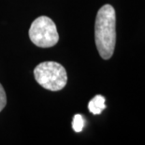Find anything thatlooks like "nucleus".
Returning a JSON list of instances; mask_svg holds the SVG:
<instances>
[{"label": "nucleus", "instance_id": "1", "mask_svg": "<svg viewBox=\"0 0 145 145\" xmlns=\"http://www.w3.org/2000/svg\"><path fill=\"white\" fill-rule=\"evenodd\" d=\"M95 41L100 57L103 60H110L116 44V14L112 5H104L97 11L95 24Z\"/></svg>", "mask_w": 145, "mask_h": 145}, {"label": "nucleus", "instance_id": "2", "mask_svg": "<svg viewBox=\"0 0 145 145\" xmlns=\"http://www.w3.org/2000/svg\"><path fill=\"white\" fill-rule=\"evenodd\" d=\"M34 76L41 87L52 91H61L67 82L66 69L54 61H45L37 65Z\"/></svg>", "mask_w": 145, "mask_h": 145}, {"label": "nucleus", "instance_id": "3", "mask_svg": "<svg viewBox=\"0 0 145 145\" xmlns=\"http://www.w3.org/2000/svg\"><path fill=\"white\" fill-rule=\"evenodd\" d=\"M28 34L33 44L42 48L54 46L59 41L56 24L47 16H39L34 20Z\"/></svg>", "mask_w": 145, "mask_h": 145}, {"label": "nucleus", "instance_id": "4", "mask_svg": "<svg viewBox=\"0 0 145 145\" xmlns=\"http://www.w3.org/2000/svg\"><path fill=\"white\" fill-rule=\"evenodd\" d=\"M105 98L102 95H95L88 104V109L90 112L94 115H99L106 109Z\"/></svg>", "mask_w": 145, "mask_h": 145}, {"label": "nucleus", "instance_id": "5", "mask_svg": "<svg viewBox=\"0 0 145 145\" xmlns=\"http://www.w3.org/2000/svg\"><path fill=\"white\" fill-rule=\"evenodd\" d=\"M83 127H84V119L81 114H76L75 116L73 117V121H72V128L73 130L77 132V133H80L83 130Z\"/></svg>", "mask_w": 145, "mask_h": 145}, {"label": "nucleus", "instance_id": "6", "mask_svg": "<svg viewBox=\"0 0 145 145\" xmlns=\"http://www.w3.org/2000/svg\"><path fill=\"white\" fill-rule=\"evenodd\" d=\"M6 104H7V96H6L5 89L3 86L0 84V112L2 111L3 109L5 107Z\"/></svg>", "mask_w": 145, "mask_h": 145}]
</instances>
